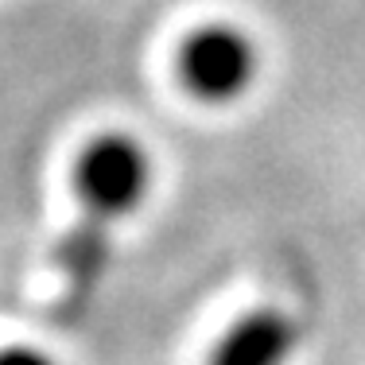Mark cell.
Listing matches in <instances>:
<instances>
[{
    "label": "cell",
    "mask_w": 365,
    "mask_h": 365,
    "mask_svg": "<svg viewBox=\"0 0 365 365\" xmlns=\"http://www.w3.org/2000/svg\"><path fill=\"white\" fill-rule=\"evenodd\" d=\"M74 187L82 202V218L63 237L55 257L58 299L55 319H74L98 292L109 264V233L120 218L136 210L152 187V160L144 144L125 133H106L86 144L74 168Z\"/></svg>",
    "instance_id": "cell-1"
},
{
    "label": "cell",
    "mask_w": 365,
    "mask_h": 365,
    "mask_svg": "<svg viewBox=\"0 0 365 365\" xmlns=\"http://www.w3.org/2000/svg\"><path fill=\"white\" fill-rule=\"evenodd\" d=\"M179 78L198 101H237L257 82V43L233 24H206L179 47Z\"/></svg>",
    "instance_id": "cell-2"
},
{
    "label": "cell",
    "mask_w": 365,
    "mask_h": 365,
    "mask_svg": "<svg viewBox=\"0 0 365 365\" xmlns=\"http://www.w3.org/2000/svg\"><path fill=\"white\" fill-rule=\"evenodd\" d=\"M295 346H299L295 319L288 311L260 307L225 330V338L210 354V365H288Z\"/></svg>",
    "instance_id": "cell-3"
},
{
    "label": "cell",
    "mask_w": 365,
    "mask_h": 365,
    "mask_svg": "<svg viewBox=\"0 0 365 365\" xmlns=\"http://www.w3.org/2000/svg\"><path fill=\"white\" fill-rule=\"evenodd\" d=\"M0 365H55L47 358V354H39V350H4L0 354Z\"/></svg>",
    "instance_id": "cell-4"
}]
</instances>
